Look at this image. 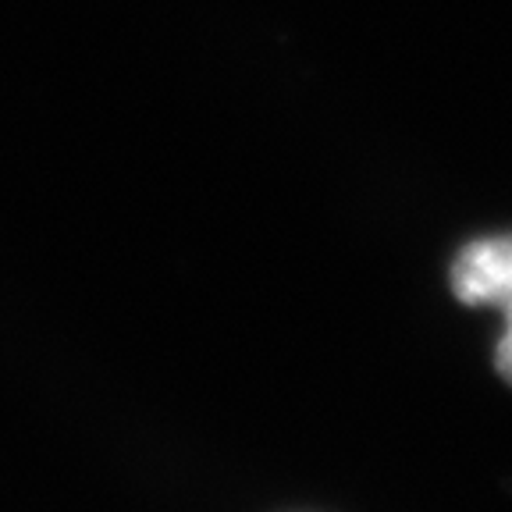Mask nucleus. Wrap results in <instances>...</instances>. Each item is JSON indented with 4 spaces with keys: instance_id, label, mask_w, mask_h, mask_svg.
<instances>
[{
    "instance_id": "1",
    "label": "nucleus",
    "mask_w": 512,
    "mask_h": 512,
    "mask_svg": "<svg viewBox=\"0 0 512 512\" xmlns=\"http://www.w3.org/2000/svg\"><path fill=\"white\" fill-rule=\"evenodd\" d=\"M448 288L463 306H491L505 331L495 345V370L512 388V232L466 242L448 264Z\"/></svg>"
}]
</instances>
